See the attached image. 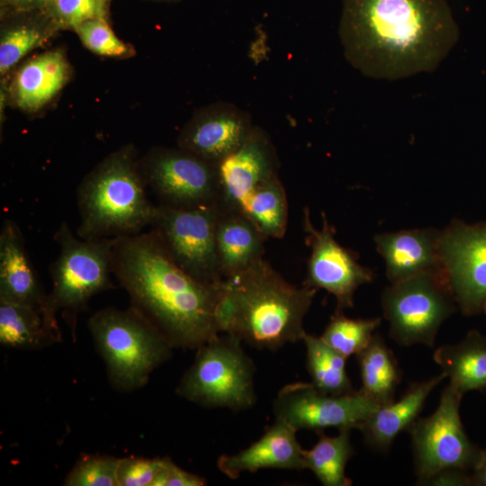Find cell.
Wrapping results in <instances>:
<instances>
[{"instance_id": "8d00e7d4", "label": "cell", "mask_w": 486, "mask_h": 486, "mask_svg": "<svg viewBox=\"0 0 486 486\" xmlns=\"http://www.w3.org/2000/svg\"><path fill=\"white\" fill-rule=\"evenodd\" d=\"M49 0H0L1 14L43 9Z\"/></svg>"}, {"instance_id": "f35d334b", "label": "cell", "mask_w": 486, "mask_h": 486, "mask_svg": "<svg viewBox=\"0 0 486 486\" xmlns=\"http://www.w3.org/2000/svg\"><path fill=\"white\" fill-rule=\"evenodd\" d=\"M159 1H179V0H159Z\"/></svg>"}, {"instance_id": "1f68e13d", "label": "cell", "mask_w": 486, "mask_h": 486, "mask_svg": "<svg viewBox=\"0 0 486 486\" xmlns=\"http://www.w3.org/2000/svg\"><path fill=\"white\" fill-rule=\"evenodd\" d=\"M120 458L106 454L80 455L64 480L66 486H118Z\"/></svg>"}, {"instance_id": "e575fe53", "label": "cell", "mask_w": 486, "mask_h": 486, "mask_svg": "<svg viewBox=\"0 0 486 486\" xmlns=\"http://www.w3.org/2000/svg\"><path fill=\"white\" fill-rule=\"evenodd\" d=\"M205 484L206 482L202 477L181 469L166 457L164 467L151 486H202Z\"/></svg>"}, {"instance_id": "60d3db41", "label": "cell", "mask_w": 486, "mask_h": 486, "mask_svg": "<svg viewBox=\"0 0 486 486\" xmlns=\"http://www.w3.org/2000/svg\"><path fill=\"white\" fill-rule=\"evenodd\" d=\"M109 2H111V0H108Z\"/></svg>"}, {"instance_id": "6da1fadb", "label": "cell", "mask_w": 486, "mask_h": 486, "mask_svg": "<svg viewBox=\"0 0 486 486\" xmlns=\"http://www.w3.org/2000/svg\"><path fill=\"white\" fill-rule=\"evenodd\" d=\"M338 32L353 68L388 80L435 70L459 35L446 0H344Z\"/></svg>"}, {"instance_id": "ac0fdd59", "label": "cell", "mask_w": 486, "mask_h": 486, "mask_svg": "<svg viewBox=\"0 0 486 486\" xmlns=\"http://www.w3.org/2000/svg\"><path fill=\"white\" fill-rule=\"evenodd\" d=\"M297 430L282 419L275 422L266 433L248 448L219 457V470L235 480L244 472L261 469H305L303 449L296 438Z\"/></svg>"}, {"instance_id": "836d02e7", "label": "cell", "mask_w": 486, "mask_h": 486, "mask_svg": "<svg viewBox=\"0 0 486 486\" xmlns=\"http://www.w3.org/2000/svg\"><path fill=\"white\" fill-rule=\"evenodd\" d=\"M166 461V457L120 458L117 471L118 486H151Z\"/></svg>"}, {"instance_id": "4fadbf2b", "label": "cell", "mask_w": 486, "mask_h": 486, "mask_svg": "<svg viewBox=\"0 0 486 486\" xmlns=\"http://www.w3.org/2000/svg\"><path fill=\"white\" fill-rule=\"evenodd\" d=\"M380 407L360 391L330 395L318 391L311 382H297L284 386L274 400L275 418L297 431H320L327 428H359Z\"/></svg>"}, {"instance_id": "9a60e30c", "label": "cell", "mask_w": 486, "mask_h": 486, "mask_svg": "<svg viewBox=\"0 0 486 486\" xmlns=\"http://www.w3.org/2000/svg\"><path fill=\"white\" fill-rule=\"evenodd\" d=\"M253 127L248 112L219 102L194 113L182 129L177 146L218 165L245 141Z\"/></svg>"}, {"instance_id": "3957f363", "label": "cell", "mask_w": 486, "mask_h": 486, "mask_svg": "<svg viewBox=\"0 0 486 486\" xmlns=\"http://www.w3.org/2000/svg\"><path fill=\"white\" fill-rule=\"evenodd\" d=\"M316 292L291 284L263 258L220 283V331L260 349L276 350L302 340Z\"/></svg>"}, {"instance_id": "ab89813d", "label": "cell", "mask_w": 486, "mask_h": 486, "mask_svg": "<svg viewBox=\"0 0 486 486\" xmlns=\"http://www.w3.org/2000/svg\"><path fill=\"white\" fill-rule=\"evenodd\" d=\"M484 311L486 312V305H485V308H484Z\"/></svg>"}, {"instance_id": "d6a6232c", "label": "cell", "mask_w": 486, "mask_h": 486, "mask_svg": "<svg viewBox=\"0 0 486 486\" xmlns=\"http://www.w3.org/2000/svg\"><path fill=\"white\" fill-rule=\"evenodd\" d=\"M75 32L83 45L96 55L119 58L134 55L132 47L115 35L106 19L86 21Z\"/></svg>"}, {"instance_id": "ba28073f", "label": "cell", "mask_w": 486, "mask_h": 486, "mask_svg": "<svg viewBox=\"0 0 486 486\" xmlns=\"http://www.w3.org/2000/svg\"><path fill=\"white\" fill-rule=\"evenodd\" d=\"M381 304L390 337L402 346H434L441 325L456 309L445 277L432 273L391 284Z\"/></svg>"}, {"instance_id": "4dcf8cb0", "label": "cell", "mask_w": 486, "mask_h": 486, "mask_svg": "<svg viewBox=\"0 0 486 486\" xmlns=\"http://www.w3.org/2000/svg\"><path fill=\"white\" fill-rule=\"evenodd\" d=\"M108 0H49L43 11L59 30L75 31L92 19L108 20Z\"/></svg>"}, {"instance_id": "7a4b0ae2", "label": "cell", "mask_w": 486, "mask_h": 486, "mask_svg": "<svg viewBox=\"0 0 486 486\" xmlns=\"http://www.w3.org/2000/svg\"><path fill=\"white\" fill-rule=\"evenodd\" d=\"M111 266L130 306L173 348L197 349L221 333L217 320L220 284H204L184 272L154 230L112 238Z\"/></svg>"}, {"instance_id": "7402d4cb", "label": "cell", "mask_w": 486, "mask_h": 486, "mask_svg": "<svg viewBox=\"0 0 486 486\" xmlns=\"http://www.w3.org/2000/svg\"><path fill=\"white\" fill-rule=\"evenodd\" d=\"M266 239L245 215L220 205L216 250L222 279L236 275L263 259Z\"/></svg>"}, {"instance_id": "d4e9b609", "label": "cell", "mask_w": 486, "mask_h": 486, "mask_svg": "<svg viewBox=\"0 0 486 486\" xmlns=\"http://www.w3.org/2000/svg\"><path fill=\"white\" fill-rule=\"evenodd\" d=\"M62 336L46 323L38 308L0 302V343L15 349H38L56 342Z\"/></svg>"}, {"instance_id": "5b68a950", "label": "cell", "mask_w": 486, "mask_h": 486, "mask_svg": "<svg viewBox=\"0 0 486 486\" xmlns=\"http://www.w3.org/2000/svg\"><path fill=\"white\" fill-rule=\"evenodd\" d=\"M59 254L50 265L51 290L46 294L41 312L48 326L61 335L57 315L76 339L79 314L97 293L114 288L111 274L112 238L84 239L75 237L66 221L54 234Z\"/></svg>"}, {"instance_id": "4316f807", "label": "cell", "mask_w": 486, "mask_h": 486, "mask_svg": "<svg viewBox=\"0 0 486 486\" xmlns=\"http://www.w3.org/2000/svg\"><path fill=\"white\" fill-rule=\"evenodd\" d=\"M237 212L245 215L266 238H283L287 226L288 203L279 176L252 192Z\"/></svg>"}, {"instance_id": "5bb4252c", "label": "cell", "mask_w": 486, "mask_h": 486, "mask_svg": "<svg viewBox=\"0 0 486 486\" xmlns=\"http://www.w3.org/2000/svg\"><path fill=\"white\" fill-rule=\"evenodd\" d=\"M321 216L322 226L318 230L310 221L309 208L303 210L305 241L310 248L303 285L326 290L336 298V310L344 311L354 307L356 291L373 282L374 273L358 263L357 254L336 240L334 228L324 212Z\"/></svg>"}, {"instance_id": "e0dca14e", "label": "cell", "mask_w": 486, "mask_h": 486, "mask_svg": "<svg viewBox=\"0 0 486 486\" xmlns=\"http://www.w3.org/2000/svg\"><path fill=\"white\" fill-rule=\"evenodd\" d=\"M440 230L423 228L376 234L374 241L385 262L391 284L432 273L444 276L438 251Z\"/></svg>"}, {"instance_id": "603a6c76", "label": "cell", "mask_w": 486, "mask_h": 486, "mask_svg": "<svg viewBox=\"0 0 486 486\" xmlns=\"http://www.w3.org/2000/svg\"><path fill=\"white\" fill-rule=\"evenodd\" d=\"M0 74L5 76L27 54L58 31L42 9L2 13Z\"/></svg>"}, {"instance_id": "7c38bea8", "label": "cell", "mask_w": 486, "mask_h": 486, "mask_svg": "<svg viewBox=\"0 0 486 486\" xmlns=\"http://www.w3.org/2000/svg\"><path fill=\"white\" fill-rule=\"evenodd\" d=\"M439 257L446 283L461 311L475 315L486 305V221L454 220L440 230Z\"/></svg>"}, {"instance_id": "cb8c5ba5", "label": "cell", "mask_w": 486, "mask_h": 486, "mask_svg": "<svg viewBox=\"0 0 486 486\" xmlns=\"http://www.w3.org/2000/svg\"><path fill=\"white\" fill-rule=\"evenodd\" d=\"M449 385L464 395L486 388V338L471 330L458 344L443 345L433 355Z\"/></svg>"}, {"instance_id": "f1b7e54d", "label": "cell", "mask_w": 486, "mask_h": 486, "mask_svg": "<svg viewBox=\"0 0 486 486\" xmlns=\"http://www.w3.org/2000/svg\"><path fill=\"white\" fill-rule=\"evenodd\" d=\"M307 370L311 384L330 395L348 394L355 390L346 369V357L328 346L320 337L304 333Z\"/></svg>"}, {"instance_id": "30bf717a", "label": "cell", "mask_w": 486, "mask_h": 486, "mask_svg": "<svg viewBox=\"0 0 486 486\" xmlns=\"http://www.w3.org/2000/svg\"><path fill=\"white\" fill-rule=\"evenodd\" d=\"M220 210V202L193 209L158 204L150 224L174 262L193 278L208 284L223 281L216 250Z\"/></svg>"}, {"instance_id": "9c48e42d", "label": "cell", "mask_w": 486, "mask_h": 486, "mask_svg": "<svg viewBox=\"0 0 486 486\" xmlns=\"http://www.w3.org/2000/svg\"><path fill=\"white\" fill-rule=\"evenodd\" d=\"M462 397L448 384L436 410L428 417L418 418L407 430L418 484L443 471L473 469L480 459L482 450L469 439L462 424Z\"/></svg>"}, {"instance_id": "2e32d148", "label": "cell", "mask_w": 486, "mask_h": 486, "mask_svg": "<svg viewBox=\"0 0 486 486\" xmlns=\"http://www.w3.org/2000/svg\"><path fill=\"white\" fill-rule=\"evenodd\" d=\"M222 207L237 211L256 189L278 176V158L266 132L254 126L245 141L218 164Z\"/></svg>"}, {"instance_id": "8992f818", "label": "cell", "mask_w": 486, "mask_h": 486, "mask_svg": "<svg viewBox=\"0 0 486 486\" xmlns=\"http://www.w3.org/2000/svg\"><path fill=\"white\" fill-rule=\"evenodd\" d=\"M88 328L109 382L119 392L146 385L150 374L171 356L167 339L131 306L100 310L89 319Z\"/></svg>"}, {"instance_id": "74e56055", "label": "cell", "mask_w": 486, "mask_h": 486, "mask_svg": "<svg viewBox=\"0 0 486 486\" xmlns=\"http://www.w3.org/2000/svg\"><path fill=\"white\" fill-rule=\"evenodd\" d=\"M471 484L486 486V449L482 450L480 459L470 475Z\"/></svg>"}, {"instance_id": "d6986e66", "label": "cell", "mask_w": 486, "mask_h": 486, "mask_svg": "<svg viewBox=\"0 0 486 486\" xmlns=\"http://www.w3.org/2000/svg\"><path fill=\"white\" fill-rule=\"evenodd\" d=\"M46 294L18 225L5 220L0 233V302L43 308Z\"/></svg>"}, {"instance_id": "484cf974", "label": "cell", "mask_w": 486, "mask_h": 486, "mask_svg": "<svg viewBox=\"0 0 486 486\" xmlns=\"http://www.w3.org/2000/svg\"><path fill=\"white\" fill-rule=\"evenodd\" d=\"M356 356L362 380L359 391L380 406L394 400L401 373L382 337L374 335L368 346Z\"/></svg>"}, {"instance_id": "44dd1931", "label": "cell", "mask_w": 486, "mask_h": 486, "mask_svg": "<svg viewBox=\"0 0 486 486\" xmlns=\"http://www.w3.org/2000/svg\"><path fill=\"white\" fill-rule=\"evenodd\" d=\"M446 376L444 373L413 382L398 400L380 406L358 429L374 449L386 452L396 436L418 418L431 392Z\"/></svg>"}, {"instance_id": "f546056e", "label": "cell", "mask_w": 486, "mask_h": 486, "mask_svg": "<svg viewBox=\"0 0 486 486\" xmlns=\"http://www.w3.org/2000/svg\"><path fill=\"white\" fill-rule=\"evenodd\" d=\"M343 312L335 310L320 338L348 358L358 355L368 346L381 324V319H350Z\"/></svg>"}, {"instance_id": "83f0119b", "label": "cell", "mask_w": 486, "mask_h": 486, "mask_svg": "<svg viewBox=\"0 0 486 486\" xmlns=\"http://www.w3.org/2000/svg\"><path fill=\"white\" fill-rule=\"evenodd\" d=\"M350 430L340 429L336 436L318 431L319 440L310 450H303L305 469H310L325 486H349L352 481L346 475V466L354 454Z\"/></svg>"}, {"instance_id": "52a82bcc", "label": "cell", "mask_w": 486, "mask_h": 486, "mask_svg": "<svg viewBox=\"0 0 486 486\" xmlns=\"http://www.w3.org/2000/svg\"><path fill=\"white\" fill-rule=\"evenodd\" d=\"M241 340L225 333L197 348L176 393L205 408L242 410L256 403V368Z\"/></svg>"}, {"instance_id": "8fae6325", "label": "cell", "mask_w": 486, "mask_h": 486, "mask_svg": "<svg viewBox=\"0 0 486 486\" xmlns=\"http://www.w3.org/2000/svg\"><path fill=\"white\" fill-rule=\"evenodd\" d=\"M140 168L160 204L193 209L220 202L218 165L178 147L153 148Z\"/></svg>"}, {"instance_id": "d590c367", "label": "cell", "mask_w": 486, "mask_h": 486, "mask_svg": "<svg viewBox=\"0 0 486 486\" xmlns=\"http://www.w3.org/2000/svg\"><path fill=\"white\" fill-rule=\"evenodd\" d=\"M470 476L466 475L464 471L461 470H447L438 472L431 477L425 485H438V486H462L470 485Z\"/></svg>"}, {"instance_id": "277c9868", "label": "cell", "mask_w": 486, "mask_h": 486, "mask_svg": "<svg viewBox=\"0 0 486 486\" xmlns=\"http://www.w3.org/2000/svg\"><path fill=\"white\" fill-rule=\"evenodd\" d=\"M146 186L132 146L109 155L77 188V237L95 239L130 236L150 226L157 205L148 200Z\"/></svg>"}, {"instance_id": "ffe728a7", "label": "cell", "mask_w": 486, "mask_h": 486, "mask_svg": "<svg viewBox=\"0 0 486 486\" xmlns=\"http://www.w3.org/2000/svg\"><path fill=\"white\" fill-rule=\"evenodd\" d=\"M69 65L59 50L45 51L22 63L10 86L14 104L34 112L50 103L69 78Z\"/></svg>"}]
</instances>
